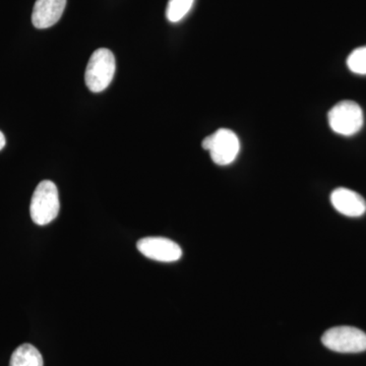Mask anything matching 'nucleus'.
I'll return each mask as SVG.
<instances>
[{
  "label": "nucleus",
  "instance_id": "1",
  "mask_svg": "<svg viewBox=\"0 0 366 366\" xmlns=\"http://www.w3.org/2000/svg\"><path fill=\"white\" fill-rule=\"evenodd\" d=\"M59 189L50 180L40 182L31 199L30 214L33 222L39 226L51 223L59 216Z\"/></svg>",
  "mask_w": 366,
  "mask_h": 366
},
{
  "label": "nucleus",
  "instance_id": "2",
  "mask_svg": "<svg viewBox=\"0 0 366 366\" xmlns=\"http://www.w3.org/2000/svg\"><path fill=\"white\" fill-rule=\"evenodd\" d=\"M115 74V57L109 49L100 48L92 54L86 66V85L93 93L106 90Z\"/></svg>",
  "mask_w": 366,
  "mask_h": 366
},
{
  "label": "nucleus",
  "instance_id": "3",
  "mask_svg": "<svg viewBox=\"0 0 366 366\" xmlns=\"http://www.w3.org/2000/svg\"><path fill=\"white\" fill-rule=\"evenodd\" d=\"M327 120L332 131L341 136L351 137L362 129L365 117L357 103L345 100L339 102L330 110Z\"/></svg>",
  "mask_w": 366,
  "mask_h": 366
},
{
  "label": "nucleus",
  "instance_id": "4",
  "mask_svg": "<svg viewBox=\"0 0 366 366\" xmlns=\"http://www.w3.org/2000/svg\"><path fill=\"white\" fill-rule=\"evenodd\" d=\"M322 345L338 353H360L366 351V334L357 327H332L322 337Z\"/></svg>",
  "mask_w": 366,
  "mask_h": 366
},
{
  "label": "nucleus",
  "instance_id": "5",
  "mask_svg": "<svg viewBox=\"0 0 366 366\" xmlns=\"http://www.w3.org/2000/svg\"><path fill=\"white\" fill-rule=\"evenodd\" d=\"M202 146L209 152L213 162L217 165L227 166L237 158L240 151V142L234 132L220 129L207 137Z\"/></svg>",
  "mask_w": 366,
  "mask_h": 366
},
{
  "label": "nucleus",
  "instance_id": "6",
  "mask_svg": "<svg viewBox=\"0 0 366 366\" xmlns=\"http://www.w3.org/2000/svg\"><path fill=\"white\" fill-rule=\"evenodd\" d=\"M137 249L148 259L162 262L179 261L182 249L177 242L164 237H146L137 243Z\"/></svg>",
  "mask_w": 366,
  "mask_h": 366
},
{
  "label": "nucleus",
  "instance_id": "7",
  "mask_svg": "<svg viewBox=\"0 0 366 366\" xmlns=\"http://www.w3.org/2000/svg\"><path fill=\"white\" fill-rule=\"evenodd\" d=\"M331 203L339 213L351 218H358L366 212L365 199L357 192L345 187H339L332 192Z\"/></svg>",
  "mask_w": 366,
  "mask_h": 366
},
{
  "label": "nucleus",
  "instance_id": "8",
  "mask_svg": "<svg viewBox=\"0 0 366 366\" xmlns=\"http://www.w3.org/2000/svg\"><path fill=\"white\" fill-rule=\"evenodd\" d=\"M66 6V0H37L33 9V25L37 29L54 26L59 23Z\"/></svg>",
  "mask_w": 366,
  "mask_h": 366
},
{
  "label": "nucleus",
  "instance_id": "9",
  "mask_svg": "<svg viewBox=\"0 0 366 366\" xmlns=\"http://www.w3.org/2000/svg\"><path fill=\"white\" fill-rule=\"evenodd\" d=\"M9 366H44V361L35 346L26 343L14 351Z\"/></svg>",
  "mask_w": 366,
  "mask_h": 366
},
{
  "label": "nucleus",
  "instance_id": "10",
  "mask_svg": "<svg viewBox=\"0 0 366 366\" xmlns=\"http://www.w3.org/2000/svg\"><path fill=\"white\" fill-rule=\"evenodd\" d=\"M194 0H169L166 9V18L171 23H178L189 13Z\"/></svg>",
  "mask_w": 366,
  "mask_h": 366
},
{
  "label": "nucleus",
  "instance_id": "11",
  "mask_svg": "<svg viewBox=\"0 0 366 366\" xmlns=\"http://www.w3.org/2000/svg\"><path fill=\"white\" fill-rule=\"evenodd\" d=\"M347 66L353 74H366V46L356 48L347 59Z\"/></svg>",
  "mask_w": 366,
  "mask_h": 366
},
{
  "label": "nucleus",
  "instance_id": "12",
  "mask_svg": "<svg viewBox=\"0 0 366 366\" xmlns=\"http://www.w3.org/2000/svg\"><path fill=\"white\" fill-rule=\"evenodd\" d=\"M6 137H4V134H2L1 132H0V151L2 150V149L6 147Z\"/></svg>",
  "mask_w": 366,
  "mask_h": 366
}]
</instances>
